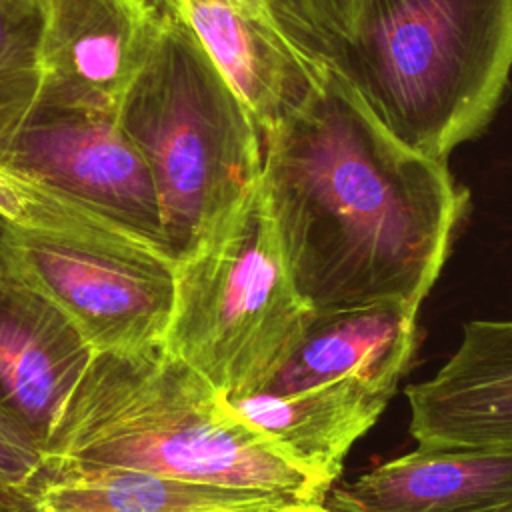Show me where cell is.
<instances>
[{
    "label": "cell",
    "instance_id": "obj_10",
    "mask_svg": "<svg viewBox=\"0 0 512 512\" xmlns=\"http://www.w3.org/2000/svg\"><path fill=\"white\" fill-rule=\"evenodd\" d=\"M94 354L62 310L0 266V404L42 446Z\"/></svg>",
    "mask_w": 512,
    "mask_h": 512
},
{
    "label": "cell",
    "instance_id": "obj_2",
    "mask_svg": "<svg viewBox=\"0 0 512 512\" xmlns=\"http://www.w3.org/2000/svg\"><path fill=\"white\" fill-rule=\"evenodd\" d=\"M44 452L270 492L290 502L322 504L332 488L232 414L220 392L164 344L96 352Z\"/></svg>",
    "mask_w": 512,
    "mask_h": 512
},
{
    "label": "cell",
    "instance_id": "obj_1",
    "mask_svg": "<svg viewBox=\"0 0 512 512\" xmlns=\"http://www.w3.org/2000/svg\"><path fill=\"white\" fill-rule=\"evenodd\" d=\"M260 192L310 312L386 300L418 310L468 206L446 160L392 136L326 66L308 98L262 134Z\"/></svg>",
    "mask_w": 512,
    "mask_h": 512
},
{
    "label": "cell",
    "instance_id": "obj_9",
    "mask_svg": "<svg viewBox=\"0 0 512 512\" xmlns=\"http://www.w3.org/2000/svg\"><path fill=\"white\" fill-rule=\"evenodd\" d=\"M406 398L420 448L512 452V320L468 322L450 360Z\"/></svg>",
    "mask_w": 512,
    "mask_h": 512
},
{
    "label": "cell",
    "instance_id": "obj_3",
    "mask_svg": "<svg viewBox=\"0 0 512 512\" xmlns=\"http://www.w3.org/2000/svg\"><path fill=\"white\" fill-rule=\"evenodd\" d=\"M406 146L446 160L482 134L512 72V0H360L324 60Z\"/></svg>",
    "mask_w": 512,
    "mask_h": 512
},
{
    "label": "cell",
    "instance_id": "obj_19",
    "mask_svg": "<svg viewBox=\"0 0 512 512\" xmlns=\"http://www.w3.org/2000/svg\"><path fill=\"white\" fill-rule=\"evenodd\" d=\"M24 504L26 500L20 492L0 486V512H22Z\"/></svg>",
    "mask_w": 512,
    "mask_h": 512
},
{
    "label": "cell",
    "instance_id": "obj_16",
    "mask_svg": "<svg viewBox=\"0 0 512 512\" xmlns=\"http://www.w3.org/2000/svg\"><path fill=\"white\" fill-rule=\"evenodd\" d=\"M40 28L38 0H0V152L40 92Z\"/></svg>",
    "mask_w": 512,
    "mask_h": 512
},
{
    "label": "cell",
    "instance_id": "obj_22",
    "mask_svg": "<svg viewBox=\"0 0 512 512\" xmlns=\"http://www.w3.org/2000/svg\"><path fill=\"white\" fill-rule=\"evenodd\" d=\"M236 512H248V510H236Z\"/></svg>",
    "mask_w": 512,
    "mask_h": 512
},
{
    "label": "cell",
    "instance_id": "obj_18",
    "mask_svg": "<svg viewBox=\"0 0 512 512\" xmlns=\"http://www.w3.org/2000/svg\"><path fill=\"white\" fill-rule=\"evenodd\" d=\"M44 462V446L0 404V486L24 496L40 474Z\"/></svg>",
    "mask_w": 512,
    "mask_h": 512
},
{
    "label": "cell",
    "instance_id": "obj_13",
    "mask_svg": "<svg viewBox=\"0 0 512 512\" xmlns=\"http://www.w3.org/2000/svg\"><path fill=\"white\" fill-rule=\"evenodd\" d=\"M330 502L338 512H502L512 504V452L418 446L332 490Z\"/></svg>",
    "mask_w": 512,
    "mask_h": 512
},
{
    "label": "cell",
    "instance_id": "obj_21",
    "mask_svg": "<svg viewBox=\"0 0 512 512\" xmlns=\"http://www.w3.org/2000/svg\"><path fill=\"white\" fill-rule=\"evenodd\" d=\"M502 512H512V504H510V506H508V508H504V510H502Z\"/></svg>",
    "mask_w": 512,
    "mask_h": 512
},
{
    "label": "cell",
    "instance_id": "obj_5",
    "mask_svg": "<svg viewBox=\"0 0 512 512\" xmlns=\"http://www.w3.org/2000/svg\"><path fill=\"white\" fill-rule=\"evenodd\" d=\"M0 266L62 310L96 352L164 344L176 262L106 218L6 172Z\"/></svg>",
    "mask_w": 512,
    "mask_h": 512
},
{
    "label": "cell",
    "instance_id": "obj_12",
    "mask_svg": "<svg viewBox=\"0 0 512 512\" xmlns=\"http://www.w3.org/2000/svg\"><path fill=\"white\" fill-rule=\"evenodd\" d=\"M252 110L262 134L314 90L320 66L306 60L242 0H170Z\"/></svg>",
    "mask_w": 512,
    "mask_h": 512
},
{
    "label": "cell",
    "instance_id": "obj_20",
    "mask_svg": "<svg viewBox=\"0 0 512 512\" xmlns=\"http://www.w3.org/2000/svg\"><path fill=\"white\" fill-rule=\"evenodd\" d=\"M262 512H338L334 508H326L324 502L322 504H314V502H292V504H280Z\"/></svg>",
    "mask_w": 512,
    "mask_h": 512
},
{
    "label": "cell",
    "instance_id": "obj_6",
    "mask_svg": "<svg viewBox=\"0 0 512 512\" xmlns=\"http://www.w3.org/2000/svg\"><path fill=\"white\" fill-rule=\"evenodd\" d=\"M308 314L284 268L258 184L220 240L176 264L164 348L220 396H246L286 360Z\"/></svg>",
    "mask_w": 512,
    "mask_h": 512
},
{
    "label": "cell",
    "instance_id": "obj_8",
    "mask_svg": "<svg viewBox=\"0 0 512 512\" xmlns=\"http://www.w3.org/2000/svg\"><path fill=\"white\" fill-rule=\"evenodd\" d=\"M38 98L116 114L160 28L154 0H38Z\"/></svg>",
    "mask_w": 512,
    "mask_h": 512
},
{
    "label": "cell",
    "instance_id": "obj_4",
    "mask_svg": "<svg viewBox=\"0 0 512 512\" xmlns=\"http://www.w3.org/2000/svg\"><path fill=\"white\" fill-rule=\"evenodd\" d=\"M116 118L144 156L160 198L170 258L220 240L260 184L262 130L170 0Z\"/></svg>",
    "mask_w": 512,
    "mask_h": 512
},
{
    "label": "cell",
    "instance_id": "obj_11",
    "mask_svg": "<svg viewBox=\"0 0 512 512\" xmlns=\"http://www.w3.org/2000/svg\"><path fill=\"white\" fill-rule=\"evenodd\" d=\"M416 314L392 300L310 312L292 352L256 392L284 394L324 382L362 380L394 394L416 350Z\"/></svg>",
    "mask_w": 512,
    "mask_h": 512
},
{
    "label": "cell",
    "instance_id": "obj_17",
    "mask_svg": "<svg viewBox=\"0 0 512 512\" xmlns=\"http://www.w3.org/2000/svg\"><path fill=\"white\" fill-rule=\"evenodd\" d=\"M278 32L312 64L322 66L350 32L360 0H264Z\"/></svg>",
    "mask_w": 512,
    "mask_h": 512
},
{
    "label": "cell",
    "instance_id": "obj_7",
    "mask_svg": "<svg viewBox=\"0 0 512 512\" xmlns=\"http://www.w3.org/2000/svg\"><path fill=\"white\" fill-rule=\"evenodd\" d=\"M0 172L106 218L170 258L152 172L116 114L36 98L0 152Z\"/></svg>",
    "mask_w": 512,
    "mask_h": 512
},
{
    "label": "cell",
    "instance_id": "obj_14",
    "mask_svg": "<svg viewBox=\"0 0 512 512\" xmlns=\"http://www.w3.org/2000/svg\"><path fill=\"white\" fill-rule=\"evenodd\" d=\"M22 512H262L290 500L148 470L46 456Z\"/></svg>",
    "mask_w": 512,
    "mask_h": 512
},
{
    "label": "cell",
    "instance_id": "obj_15",
    "mask_svg": "<svg viewBox=\"0 0 512 512\" xmlns=\"http://www.w3.org/2000/svg\"><path fill=\"white\" fill-rule=\"evenodd\" d=\"M392 396L362 380H336L284 394L256 392L222 400L292 462L334 484L348 450L376 424Z\"/></svg>",
    "mask_w": 512,
    "mask_h": 512
}]
</instances>
